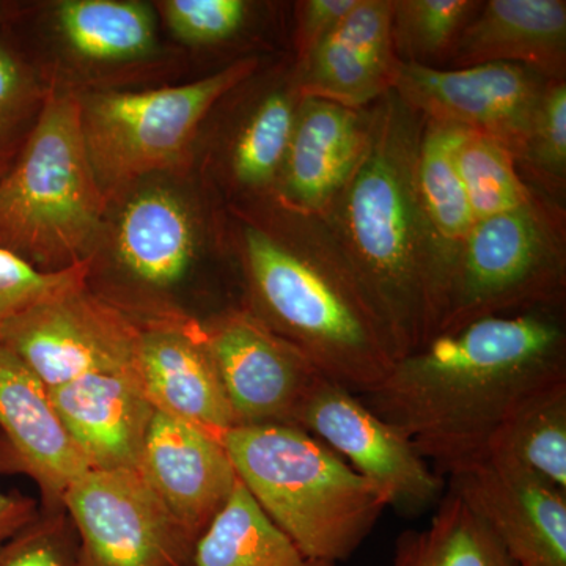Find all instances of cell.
Returning a JSON list of instances; mask_svg holds the SVG:
<instances>
[{
	"mask_svg": "<svg viewBox=\"0 0 566 566\" xmlns=\"http://www.w3.org/2000/svg\"><path fill=\"white\" fill-rule=\"evenodd\" d=\"M479 6L475 0H392V39L400 62L441 69Z\"/></svg>",
	"mask_w": 566,
	"mask_h": 566,
	"instance_id": "cell-28",
	"label": "cell"
},
{
	"mask_svg": "<svg viewBox=\"0 0 566 566\" xmlns=\"http://www.w3.org/2000/svg\"><path fill=\"white\" fill-rule=\"evenodd\" d=\"M80 539L65 510H41L0 545V566H77Z\"/></svg>",
	"mask_w": 566,
	"mask_h": 566,
	"instance_id": "cell-32",
	"label": "cell"
},
{
	"mask_svg": "<svg viewBox=\"0 0 566 566\" xmlns=\"http://www.w3.org/2000/svg\"><path fill=\"white\" fill-rule=\"evenodd\" d=\"M140 326L87 283L40 301L0 327V346L48 389L82 376L139 368Z\"/></svg>",
	"mask_w": 566,
	"mask_h": 566,
	"instance_id": "cell-8",
	"label": "cell"
},
{
	"mask_svg": "<svg viewBox=\"0 0 566 566\" xmlns=\"http://www.w3.org/2000/svg\"><path fill=\"white\" fill-rule=\"evenodd\" d=\"M486 457L521 465L566 491V381L517 406L495 431Z\"/></svg>",
	"mask_w": 566,
	"mask_h": 566,
	"instance_id": "cell-26",
	"label": "cell"
},
{
	"mask_svg": "<svg viewBox=\"0 0 566 566\" xmlns=\"http://www.w3.org/2000/svg\"><path fill=\"white\" fill-rule=\"evenodd\" d=\"M259 65V59H241L178 87L81 98L85 147L104 196L109 199L129 182L180 166L212 107L251 80Z\"/></svg>",
	"mask_w": 566,
	"mask_h": 566,
	"instance_id": "cell-7",
	"label": "cell"
},
{
	"mask_svg": "<svg viewBox=\"0 0 566 566\" xmlns=\"http://www.w3.org/2000/svg\"><path fill=\"white\" fill-rule=\"evenodd\" d=\"M273 222L243 216L241 263L251 312L319 374L363 395L395 364L392 348L352 263L322 216L282 207Z\"/></svg>",
	"mask_w": 566,
	"mask_h": 566,
	"instance_id": "cell-3",
	"label": "cell"
},
{
	"mask_svg": "<svg viewBox=\"0 0 566 566\" xmlns=\"http://www.w3.org/2000/svg\"><path fill=\"white\" fill-rule=\"evenodd\" d=\"M515 63L565 81V0H490L460 33L450 69Z\"/></svg>",
	"mask_w": 566,
	"mask_h": 566,
	"instance_id": "cell-20",
	"label": "cell"
},
{
	"mask_svg": "<svg viewBox=\"0 0 566 566\" xmlns=\"http://www.w3.org/2000/svg\"><path fill=\"white\" fill-rule=\"evenodd\" d=\"M88 465L52 405L51 392L0 346V472L31 476L41 510H62L63 495Z\"/></svg>",
	"mask_w": 566,
	"mask_h": 566,
	"instance_id": "cell-14",
	"label": "cell"
},
{
	"mask_svg": "<svg viewBox=\"0 0 566 566\" xmlns=\"http://www.w3.org/2000/svg\"><path fill=\"white\" fill-rule=\"evenodd\" d=\"M118 262L134 281L169 290L185 281L197 255V230L186 203L169 189L137 193L115 234Z\"/></svg>",
	"mask_w": 566,
	"mask_h": 566,
	"instance_id": "cell-21",
	"label": "cell"
},
{
	"mask_svg": "<svg viewBox=\"0 0 566 566\" xmlns=\"http://www.w3.org/2000/svg\"><path fill=\"white\" fill-rule=\"evenodd\" d=\"M40 505L31 497L0 491V545L39 515Z\"/></svg>",
	"mask_w": 566,
	"mask_h": 566,
	"instance_id": "cell-36",
	"label": "cell"
},
{
	"mask_svg": "<svg viewBox=\"0 0 566 566\" xmlns=\"http://www.w3.org/2000/svg\"><path fill=\"white\" fill-rule=\"evenodd\" d=\"M564 308L488 316L395 360L363 403L449 476L486 458L506 417L566 381Z\"/></svg>",
	"mask_w": 566,
	"mask_h": 566,
	"instance_id": "cell-1",
	"label": "cell"
},
{
	"mask_svg": "<svg viewBox=\"0 0 566 566\" xmlns=\"http://www.w3.org/2000/svg\"><path fill=\"white\" fill-rule=\"evenodd\" d=\"M139 326V374L156 411L216 436L237 427L203 326L170 318Z\"/></svg>",
	"mask_w": 566,
	"mask_h": 566,
	"instance_id": "cell-19",
	"label": "cell"
},
{
	"mask_svg": "<svg viewBox=\"0 0 566 566\" xmlns=\"http://www.w3.org/2000/svg\"><path fill=\"white\" fill-rule=\"evenodd\" d=\"M517 164L534 191L560 203L566 186V81H549Z\"/></svg>",
	"mask_w": 566,
	"mask_h": 566,
	"instance_id": "cell-30",
	"label": "cell"
},
{
	"mask_svg": "<svg viewBox=\"0 0 566 566\" xmlns=\"http://www.w3.org/2000/svg\"><path fill=\"white\" fill-rule=\"evenodd\" d=\"M424 118L395 92L371 104L363 163L323 212L352 263L395 360L439 333L450 270L417 181Z\"/></svg>",
	"mask_w": 566,
	"mask_h": 566,
	"instance_id": "cell-2",
	"label": "cell"
},
{
	"mask_svg": "<svg viewBox=\"0 0 566 566\" xmlns=\"http://www.w3.org/2000/svg\"><path fill=\"white\" fill-rule=\"evenodd\" d=\"M46 92L32 66L0 36V180L24 150Z\"/></svg>",
	"mask_w": 566,
	"mask_h": 566,
	"instance_id": "cell-31",
	"label": "cell"
},
{
	"mask_svg": "<svg viewBox=\"0 0 566 566\" xmlns=\"http://www.w3.org/2000/svg\"><path fill=\"white\" fill-rule=\"evenodd\" d=\"M455 163L475 221L515 210L534 197L512 153L490 137L465 132Z\"/></svg>",
	"mask_w": 566,
	"mask_h": 566,
	"instance_id": "cell-29",
	"label": "cell"
},
{
	"mask_svg": "<svg viewBox=\"0 0 566 566\" xmlns=\"http://www.w3.org/2000/svg\"><path fill=\"white\" fill-rule=\"evenodd\" d=\"M357 0H305L297 3L296 63L303 62L356 7Z\"/></svg>",
	"mask_w": 566,
	"mask_h": 566,
	"instance_id": "cell-35",
	"label": "cell"
},
{
	"mask_svg": "<svg viewBox=\"0 0 566 566\" xmlns=\"http://www.w3.org/2000/svg\"><path fill=\"white\" fill-rule=\"evenodd\" d=\"M191 566H337L305 556L238 480L232 495L197 539Z\"/></svg>",
	"mask_w": 566,
	"mask_h": 566,
	"instance_id": "cell-22",
	"label": "cell"
},
{
	"mask_svg": "<svg viewBox=\"0 0 566 566\" xmlns=\"http://www.w3.org/2000/svg\"><path fill=\"white\" fill-rule=\"evenodd\" d=\"M237 427L293 424L322 374L293 345L245 308H232L203 326Z\"/></svg>",
	"mask_w": 566,
	"mask_h": 566,
	"instance_id": "cell-12",
	"label": "cell"
},
{
	"mask_svg": "<svg viewBox=\"0 0 566 566\" xmlns=\"http://www.w3.org/2000/svg\"><path fill=\"white\" fill-rule=\"evenodd\" d=\"M159 6L174 35L193 46L233 39L249 18L244 0H167Z\"/></svg>",
	"mask_w": 566,
	"mask_h": 566,
	"instance_id": "cell-34",
	"label": "cell"
},
{
	"mask_svg": "<svg viewBox=\"0 0 566 566\" xmlns=\"http://www.w3.org/2000/svg\"><path fill=\"white\" fill-rule=\"evenodd\" d=\"M549 81L515 63L465 69L401 63L394 92L427 120L499 142L517 163Z\"/></svg>",
	"mask_w": 566,
	"mask_h": 566,
	"instance_id": "cell-11",
	"label": "cell"
},
{
	"mask_svg": "<svg viewBox=\"0 0 566 566\" xmlns=\"http://www.w3.org/2000/svg\"><path fill=\"white\" fill-rule=\"evenodd\" d=\"M137 472L196 539L221 512L238 483L219 436L161 411L153 416Z\"/></svg>",
	"mask_w": 566,
	"mask_h": 566,
	"instance_id": "cell-15",
	"label": "cell"
},
{
	"mask_svg": "<svg viewBox=\"0 0 566 566\" xmlns=\"http://www.w3.org/2000/svg\"><path fill=\"white\" fill-rule=\"evenodd\" d=\"M107 197L93 172L80 96L48 88L28 144L0 180V249L44 273L92 260Z\"/></svg>",
	"mask_w": 566,
	"mask_h": 566,
	"instance_id": "cell-5",
	"label": "cell"
},
{
	"mask_svg": "<svg viewBox=\"0 0 566 566\" xmlns=\"http://www.w3.org/2000/svg\"><path fill=\"white\" fill-rule=\"evenodd\" d=\"M516 566H566V491L510 461L486 457L449 475Z\"/></svg>",
	"mask_w": 566,
	"mask_h": 566,
	"instance_id": "cell-13",
	"label": "cell"
},
{
	"mask_svg": "<svg viewBox=\"0 0 566 566\" xmlns=\"http://www.w3.org/2000/svg\"><path fill=\"white\" fill-rule=\"evenodd\" d=\"M464 134L465 129L458 126L424 118L417 164L420 199L444 252L450 283L458 255L475 222L455 163L457 148Z\"/></svg>",
	"mask_w": 566,
	"mask_h": 566,
	"instance_id": "cell-23",
	"label": "cell"
},
{
	"mask_svg": "<svg viewBox=\"0 0 566 566\" xmlns=\"http://www.w3.org/2000/svg\"><path fill=\"white\" fill-rule=\"evenodd\" d=\"M92 260L69 270L44 273L6 249H0V327L40 301L87 283Z\"/></svg>",
	"mask_w": 566,
	"mask_h": 566,
	"instance_id": "cell-33",
	"label": "cell"
},
{
	"mask_svg": "<svg viewBox=\"0 0 566 566\" xmlns=\"http://www.w3.org/2000/svg\"><path fill=\"white\" fill-rule=\"evenodd\" d=\"M80 539L77 566H191L197 539L139 472L85 471L63 495Z\"/></svg>",
	"mask_w": 566,
	"mask_h": 566,
	"instance_id": "cell-9",
	"label": "cell"
},
{
	"mask_svg": "<svg viewBox=\"0 0 566 566\" xmlns=\"http://www.w3.org/2000/svg\"><path fill=\"white\" fill-rule=\"evenodd\" d=\"M565 296V210L535 191L523 207L474 222L438 334L488 316L564 308Z\"/></svg>",
	"mask_w": 566,
	"mask_h": 566,
	"instance_id": "cell-6",
	"label": "cell"
},
{
	"mask_svg": "<svg viewBox=\"0 0 566 566\" xmlns=\"http://www.w3.org/2000/svg\"><path fill=\"white\" fill-rule=\"evenodd\" d=\"M14 14H17V7L0 2V28H2L7 21L13 20Z\"/></svg>",
	"mask_w": 566,
	"mask_h": 566,
	"instance_id": "cell-37",
	"label": "cell"
},
{
	"mask_svg": "<svg viewBox=\"0 0 566 566\" xmlns=\"http://www.w3.org/2000/svg\"><path fill=\"white\" fill-rule=\"evenodd\" d=\"M389 566H516L491 528L447 488L422 531H405Z\"/></svg>",
	"mask_w": 566,
	"mask_h": 566,
	"instance_id": "cell-24",
	"label": "cell"
},
{
	"mask_svg": "<svg viewBox=\"0 0 566 566\" xmlns=\"http://www.w3.org/2000/svg\"><path fill=\"white\" fill-rule=\"evenodd\" d=\"M52 405L92 471L139 465L155 406L139 368L82 376L50 389Z\"/></svg>",
	"mask_w": 566,
	"mask_h": 566,
	"instance_id": "cell-18",
	"label": "cell"
},
{
	"mask_svg": "<svg viewBox=\"0 0 566 566\" xmlns=\"http://www.w3.org/2000/svg\"><path fill=\"white\" fill-rule=\"evenodd\" d=\"M219 438L253 501L315 560H348L389 509L385 495L303 428L244 424Z\"/></svg>",
	"mask_w": 566,
	"mask_h": 566,
	"instance_id": "cell-4",
	"label": "cell"
},
{
	"mask_svg": "<svg viewBox=\"0 0 566 566\" xmlns=\"http://www.w3.org/2000/svg\"><path fill=\"white\" fill-rule=\"evenodd\" d=\"M57 22L71 50L92 62H132L155 48V18L145 3L65 0Z\"/></svg>",
	"mask_w": 566,
	"mask_h": 566,
	"instance_id": "cell-27",
	"label": "cell"
},
{
	"mask_svg": "<svg viewBox=\"0 0 566 566\" xmlns=\"http://www.w3.org/2000/svg\"><path fill=\"white\" fill-rule=\"evenodd\" d=\"M371 137V106L353 109L303 96L273 199L305 214H323L352 180Z\"/></svg>",
	"mask_w": 566,
	"mask_h": 566,
	"instance_id": "cell-16",
	"label": "cell"
},
{
	"mask_svg": "<svg viewBox=\"0 0 566 566\" xmlns=\"http://www.w3.org/2000/svg\"><path fill=\"white\" fill-rule=\"evenodd\" d=\"M301 98L294 69L289 84L264 93L249 112L229 153L230 175L238 188L260 199L273 197Z\"/></svg>",
	"mask_w": 566,
	"mask_h": 566,
	"instance_id": "cell-25",
	"label": "cell"
},
{
	"mask_svg": "<svg viewBox=\"0 0 566 566\" xmlns=\"http://www.w3.org/2000/svg\"><path fill=\"white\" fill-rule=\"evenodd\" d=\"M293 424L329 446L401 515H422L444 497L446 476L431 468L416 446L370 411L359 395L326 376L297 409Z\"/></svg>",
	"mask_w": 566,
	"mask_h": 566,
	"instance_id": "cell-10",
	"label": "cell"
},
{
	"mask_svg": "<svg viewBox=\"0 0 566 566\" xmlns=\"http://www.w3.org/2000/svg\"><path fill=\"white\" fill-rule=\"evenodd\" d=\"M401 62L392 39V0H357L356 7L303 62L301 95L365 109L394 92Z\"/></svg>",
	"mask_w": 566,
	"mask_h": 566,
	"instance_id": "cell-17",
	"label": "cell"
}]
</instances>
